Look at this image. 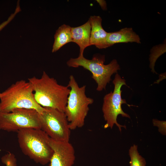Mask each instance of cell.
Segmentation results:
<instances>
[{
  "mask_svg": "<svg viewBox=\"0 0 166 166\" xmlns=\"http://www.w3.org/2000/svg\"><path fill=\"white\" fill-rule=\"evenodd\" d=\"M33 87L34 96L37 103L44 108H50L64 112L70 89L59 84L44 71L41 77L28 79Z\"/></svg>",
  "mask_w": 166,
  "mask_h": 166,
  "instance_id": "1",
  "label": "cell"
},
{
  "mask_svg": "<svg viewBox=\"0 0 166 166\" xmlns=\"http://www.w3.org/2000/svg\"><path fill=\"white\" fill-rule=\"evenodd\" d=\"M17 132L18 143L24 154L42 165L49 163L53 151L49 144L50 138L44 131L29 128Z\"/></svg>",
  "mask_w": 166,
  "mask_h": 166,
  "instance_id": "2",
  "label": "cell"
},
{
  "mask_svg": "<svg viewBox=\"0 0 166 166\" xmlns=\"http://www.w3.org/2000/svg\"><path fill=\"white\" fill-rule=\"evenodd\" d=\"M19 109H33L39 113L44 109L35 101L31 83L24 80L17 81L0 93V112L10 113Z\"/></svg>",
  "mask_w": 166,
  "mask_h": 166,
  "instance_id": "3",
  "label": "cell"
},
{
  "mask_svg": "<svg viewBox=\"0 0 166 166\" xmlns=\"http://www.w3.org/2000/svg\"><path fill=\"white\" fill-rule=\"evenodd\" d=\"M67 86L70 91L64 113L71 130L84 126L89 106L93 103L94 100L86 96V85L79 87L73 75L69 76Z\"/></svg>",
  "mask_w": 166,
  "mask_h": 166,
  "instance_id": "4",
  "label": "cell"
},
{
  "mask_svg": "<svg viewBox=\"0 0 166 166\" xmlns=\"http://www.w3.org/2000/svg\"><path fill=\"white\" fill-rule=\"evenodd\" d=\"M105 56L96 55L91 60L85 58L83 55L76 58H70L67 62L68 66L77 68L79 66L90 71L92 77L97 84V90L101 91L105 90L107 84L111 80V77L117 73L120 68L117 61L114 59L107 65H104Z\"/></svg>",
  "mask_w": 166,
  "mask_h": 166,
  "instance_id": "5",
  "label": "cell"
},
{
  "mask_svg": "<svg viewBox=\"0 0 166 166\" xmlns=\"http://www.w3.org/2000/svg\"><path fill=\"white\" fill-rule=\"evenodd\" d=\"M113 82L114 85L113 92L111 91L105 95L103 98L102 111L104 118L106 122L104 127L105 128H112L115 124L121 132V127L126 128V126L117 123L118 116L121 115L123 117L130 118V116L124 113L121 108L122 104L127 103L126 100L121 98V88L123 85L127 86V85L125 80L122 78L117 73Z\"/></svg>",
  "mask_w": 166,
  "mask_h": 166,
  "instance_id": "6",
  "label": "cell"
},
{
  "mask_svg": "<svg viewBox=\"0 0 166 166\" xmlns=\"http://www.w3.org/2000/svg\"><path fill=\"white\" fill-rule=\"evenodd\" d=\"M44 108L39 113L41 129L53 140L69 141L71 130L65 113L53 108Z\"/></svg>",
  "mask_w": 166,
  "mask_h": 166,
  "instance_id": "7",
  "label": "cell"
},
{
  "mask_svg": "<svg viewBox=\"0 0 166 166\" xmlns=\"http://www.w3.org/2000/svg\"><path fill=\"white\" fill-rule=\"evenodd\" d=\"M41 129L39 113L32 109H19L0 112V130L17 132L24 129Z\"/></svg>",
  "mask_w": 166,
  "mask_h": 166,
  "instance_id": "8",
  "label": "cell"
},
{
  "mask_svg": "<svg viewBox=\"0 0 166 166\" xmlns=\"http://www.w3.org/2000/svg\"><path fill=\"white\" fill-rule=\"evenodd\" d=\"M49 144L53 151L49 166H73L75 159V151L69 141H58L50 138Z\"/></svg>",
  "mask_w": 166,
  "mask_h": 166,
  "instance_id": "9",
  "label": "cell"
},
{
  "mask_svg": "<svg viewBox=\"0 0 166 166\" xmlns=\"http://www.w3.org/2000/svg\"><path fill=\"white\" fill-rule=\"evenodd\" d=\"M89 20L91 26L90 45H94L99 49L108 47L107 42L108 33L102 27L101 18L99 16H91Z\"/></svg>",
  "mask_w": 166,
  "mask_h": 166,
  "instance_id": "10",
  "label": "cell"
},
{
  "mask_svg": "<svg viewBox=\"0 0 166 166\" xmlns=\"http://www.w3.org/2000/svg\"><path fill=\"white\" fill-rule=\"evenodd\" d=\"M91 26L89 21L81 26L71 27L72 42L76 43L79 47V56L83 55L85 48L90 46Z\"/></svg>",
  "mask_w": 166,
  "mask_h": 166,
  "instance_id": "11",
  "label": "cell"
},
{
  "mask_svg": "<svg viewBox=\"0 0 166 166\" xmlns=\"http://www.w3.org/2000/svg\"><path fill=\"white\" fill-rule=\"evenodd\" d=\"M140 40L139 36L132 28H125L117 31L108 33L107 42L109 47L117 43L135 42L140 43Z\"/></svg>",
  "mask_w": 166,
  "mask_h": 166,
  "instance_id": "12",
  "label": "cell"
},
{
  "mask_svg": "<svg viewBox=\"0 0 166 166\" xmlns=\"http://www.w3.org/2000/svg\"><path fill=\"white\" fill-rule=\"evenodd\" d=\"M71 28L69 26L63 24L56 30L54 36L52 52H56L65 44L72 42Z\"/></svg>",
  "mask_w": 166,
  "mask_h": 166,
  "instance_id": "13",
  "label": "cell"
},
{
  "mask_svg": "<svg viewBox=\"0 0 166 166\" xmlns=\"http://www.w3.org/2000/svg\"><path fill=\"white\" fill-rule=\"evenodd\" d=\"M130 160V166H146L145 159L140 155L137 149V146L134 144L129 150Z\"/></svg>",
  "mask_w": 166,
  "mask_h": 166,
  "instance_id": "14",
  "label": "cell"
},
{
  "mask_svg": "<svg viewBox=\"0 0 166 166\" xmlns=\"http://www.w3.org/2000/svg\"><path fill=\"white\" fill-rule=\"evenodd\" d=\"M2 162L6 166H17L16 159L15 156L9 152L1 158Z\"/></svg>",
  "mask_w": 166,
  "mask_h": 166,
  "instance_id": "15",
  "label": "cell"
},
{
  "mask_svg": "<svg viewBox=\"0 0 166 166\" xmlns=\"http://www.w3.org/2000/svg\"><path fill=\"white\" fill-rule=\"evenodd\" d=\"M154 125L159 128V131L163 135L166 134V121H160L156 119L153 120Z\"/></svg>",
  "mask_w": 166,
  "mask_h": 166,
  "instance_id": "16",
  "label": "cell"
},
{
  "mask_svg": "<svg viewBox=\"0 0 166 166\" xmlns=\"http://www.w3.org/2000/svg\"><path fill=\"white\" fill-rule=\"evenodd\" d=\"M103 9H105L106 7V4L105 2L104 1H97Z\"/></svg>",
  "mask_w": 166,
  "mask_h": 166,
  "instance_id": "17",
  "label": "cell"
},
{
  "mask_svg": "<svg viewBox=\"0 0 166 166\" xmlns=\"http://www.w3.org/2000/svg\"><path fill=\"white\" fill-rule=\"evenodd\" d=\"M9 22L6 21L2 23L0 25V31Z\"/></svg>",
  "mask_w": 166,
  "mask_h": 166,
  "instance_id": "18",
  "label": "cell"
}]
</instances>
